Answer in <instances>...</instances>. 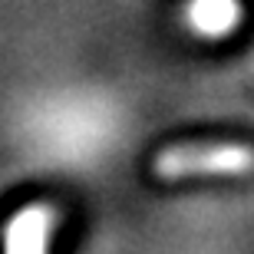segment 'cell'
I'll return each instance as SVG.
<instances>
[{"label":"cell","instance_id":"cell-1","mask_svg":"<svg viewBox=\"0 0 254 254\" xmlns=\"http://www.w3.org/2000/svg\"><path fill=\"white\" fill-rule=\"evenodd\" d=\"M155 179H245L254 172V149L245 142H185L169 145L152 162Z\"/></svg>","mask_w":254,"mask_h":254},{"label":"cell","instance_id":"cell-2","mask_svg":"<svg viewBox=\"0 0 254 254\" xmlns=\"http://www.w3.org/2000/svg\"><path fill=\"white\" fill-rule=\"evenodd\" d=\"M53 228H57V208L30 205L7 221V228H3V248L13 254H40L50 248Z\"/></svg>","mask_w":254,"mask_h":254},{"label":"cell","instance_id":"cell-3","mask_svg":"<svg viewBox=\"0 0 254 254\" xmlns=\"http://www.w3.org/2000/svg\"><path fill=\"white\" fill-rule=\"evenodd\" d=\"M241 17H245L241 0H189L182 10L185 27L208 40H221L235 33L241 27Z\"/></svg>","mask_w":254,"mask_h":254}]
</instances>
